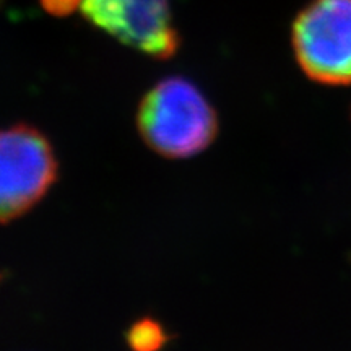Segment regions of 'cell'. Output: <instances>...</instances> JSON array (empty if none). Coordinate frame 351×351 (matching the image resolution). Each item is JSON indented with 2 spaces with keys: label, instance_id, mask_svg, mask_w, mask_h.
Masks as SVG:
<instances>
[{
  "label": "cell",
  "instance_id": "2",
  "mask_svg": "<svg viewBox=\"0 0 351 351\" xmlns=\"http://www.w3.org/2000/svg\"><path fill=\"white\" fill-rule=\"evenodd\" d=\"M291 44L309 80L324 86H350L351 0H311L295 19Z\"/></svg>",
  "mask_w": 351,
  "mask_h": 351
},
{
  "label": "cell",
  "instance_id": "5",
  "mask_svg": "<svg viewBox=\"0 0 351 351\" xmlns=\"http://www.w3.org/2000/svg\"><path fill=\"white\" fill-rule=\"evenodd\" d=\"M166 341V333L155 320L143 319L129 330V345L134 351H158Z\"/></svg>",
  "mask_w": 351,
  "mask_h": 351
},
{
  "label": "cell",
  "instance_id": "1",
  "mask_svg": "<svg viewBox=\"0 0 351 351\" xmlns=\"http://www.w3.org/2000/svg\"><path fill=\"white\" fill-rule=\"evenodd\" d=\"M137 129L158 155L189 158L210 147L218 134V117L194 83L171 77L143 96Z\"/></svg>",
  "mask_w": 351,
  "mask_h": 351
},
{
  "label": "cell",
  "instance_id": "6",
  "mask_svg": "<svg viewBox=\"0 0 351 351\" xmlns=\"http://www.w3.org/2000/svg\"><path fill=\"white\" fill-rule=\"evenodd\" d=\"M44 3L54 13H69L80 7V0H44Z\"/></svg>",
  "mask_w": 351,
  "mask_h": 351
},
{
  "label": "cell",
  "instance_id": "3",
  "mask_svg": "<svg viewBox=\"0 0 351 351\" xmlns=\"http://www.w3.org/2000/svg\"><path fill=\"white\" fill-rule=\"evenodd\" d=\"M51 142L36 127L12 125L0 130V223L23 217L57 179Z\"/></svg>",
  "mask_w": 351,
  "mask_h": 351
},
{
  "label": "cell",
  "instance_id": "4",
  "mask_svg": "<svg viewBox=\"0 0 351 351\" xmlns=\"http://www.w3.org/2000/svg\"><path fill=\"white\" fill-rule=\"evenodd\" d=\"M80 10L109 36L155 59L179 49L169 0H80Z\"/></svg>",
  "mask_w": 351,
  "mask_h": 351
}]
</instances>
